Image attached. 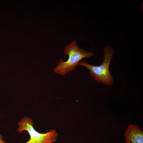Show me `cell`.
Here are the masks:
<instances>
[{
  "mask_svg": "<svg viewBox=\"0 0 143 143\" xmlns=\"http://www.w3.org/2000/svg\"><path fill=\"white\" fill-rule=\"evenodd\" d=\"M64 52L65 55L68 56V60L65 61L61 59L54 69L55 73L62 76L74 70L81 59L88 58L94 54L91 52L79 47L77 44L76 39L72 41L65 47Z\"/></svg>",
  "mask_w": 143,
  "mask_h": 143,
  "instance_id": "obj_1",
  "label": "cell"
},
{
  "mask_svg": "<svg viewBox=\"0 0 143 143\" xmlns=\"http://www.w3.org/2000/svg\"><path fill=\"white\" fill-rule=\"evenodd\" d=\"M104 57L102 63L97 66L90 64L86 61L79 62L78 65L83 66L90 71L91 76L98 83L108 86L113 83V77L110 74L109 66L112 59L114 50L111 46H107L104 48Z\"/></svg>",
  "mask_w": 143,
  "mask_h": 143,
  "instance_id": "obj_2",
  "label": "cell"
},
{
  "mask_svg": "<svg viewBox=\"0 0 143 143\" xmlns=\"http://www.w3.org/2000/svg\"><path fill=\"white\" fill-rule=\"evenodd\" d=\"M126 143H143V132L136 125H130L125 134Z\"/></svg>",
  "mask_w": 143,
  "mask_h": 143,
  "instance_id": "obj_4",
  "label": "cell"
},
{
  "mask_svg": "<svg viewBox=\"0 0 143 143\" xmlns=\"http://www.w3.org/2000/svg\"><path fill=\"white\" fill-rule=\"evenodd\" d=\"M34 124L33 119L26 116L17 123L19 127L17 131L19 133L26 131L29 135L30 140L25 143H53L56 141L58 135L55 129H51L47 133H40L34 129Z\"/></svg>",
  "mask_w": 143,
  "mask_h": 143,
  "instance_id": "obj_3",
  "label": "cell"
},
{
  "mask_svg": "<svg viewBox=\"0 0 143 143\" xmlns=\"http://www.w3.org/2000/svg\"><path fill=\"white\" fill-rule=\"evenodd\" d=\"M0 143H6V142L3 140L2 136L1 134H0Z\"/></svg>",
  "mask_w": 143,
  "mask_h": 143,
  "instance_id": "obj_5",
  "label": "cell"
}]
</instances>
